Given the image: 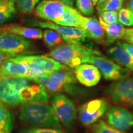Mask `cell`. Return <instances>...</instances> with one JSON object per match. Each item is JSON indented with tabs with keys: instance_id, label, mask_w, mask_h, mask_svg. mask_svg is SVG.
<instances>
[{
	"instance_id": "obj_23",
	"label": "cell",
	"mask_w": 133,
	"mask_h": 133,
	"mask_svg": "<svg viewBox=\"0 0 133 133\" xmlns=\"http://www.w3.org/2000/svg\"><path fill=\"white\" fill-rule=\"evenodd\" d=\"M43 36L46 44L49 48L61 45L63 41L62 36L59 33L53 30H45L43 33Z\"/></svg>"
},
{
	"instance_id": "obj_11",
	"label": "cell",
	"mask_w": 133,
	"mask_h": 133,
	"mask_svg": "<svg viewBox=\"0 0 133 133\" xmlns=\"http://www.w3.org/2000/svg\"><path fill=\"white\" fill-rule=\"evenodd\" d=\"M66 6L58 0H43L38 4L35 14L41 19L58 24L62 19Z\"/></svg>"
},
{
	"instance_id": "obj_25",
	"label": "cell",
	"mask_w": 133,
	"mask_h": 133,
	"mask_svg": "<svg viewBox=\"0 0 133 133\" xmlns=\"http://www.w3.org/2000/svg\"><path fill=\"white\" fill-rule=\"evenodd\" d=\"M76 7L83 16H91L94 12L92 0H76Z\"/></svg>"
},
{
	"instance_id": "obj_35",
	"label": "cell",
	"mask_w": 133,
	"mask_h": 133,
	"mask_svg": "<svg viewBox=\"0 0 133 133\" xmlns=\"http://www.w3.org/2000/svg\"><path fill=\"white\" fill-rule=\"evenodd\" d=\"M108 1H109V0H99L97 5H96V9H97V13H99V11L101 10V8L103 7V6H104Z\"/></svg>"
},
{
	"instance_id": "obj_16",
	"label": "cell",
	"mask_w": 133,
	"mask_h": 133,
	"mask_svg": "<svg viewBox=\"0 0 133 133\" xmlns=\"http://www.w3.org/2000/svg\"><path fill=\"white\" fill-rule=\"evenodd\" d=\"M0 75L19 76L28 78V72L25 66L22 63L9 59L0 64Z\"/></svg>"
},
{
	"instance_id": "obj_10",
	"label": "cell",
	"mask_w": 133,
	"mask_h": 133,
	"mask_svg": "<svg viewBox=\"0 0 133 133\" xmlns=\"http://www.w3.org/2000/svg\"><path fill=\"white\" fill-rule=\"evenodd\" d=\"M30 42L24 37L7 31L0 32V51L16 56L24 54L30 47Z\"/></svg>"
},
{
	"instance_id": "obj_4",
	"label": "cell",
	"mask_w": 133,
	"mask_h": 133,
	"mask_svg": "<svg viewBox=\"0 0 133 133\" xmlns=\"http://www.w3.org/2000/svg\"><path fill=\"white\" fill-rule=\"evenodd\" d=\"M51 104L60 122L66 127L71 126L76 116V109L73 101L64 94L58 92L53 94Z\"/></svg>"
},
{
	"instance_id": "obj_29",
	"label": "cell",
	"mask_w": 133,
	"mask_h": 133,
	"mask_svg": "<svg viewBox=\"0 0 133 133\" xmlns=\"http://www.w3.org/2000/svg\"><path fill=\"white\" fill-rule=\"evenodd\" d=\"M17 133H65L62 130L56 128H21Z\"/></svg>"
},
{
	"instance_id": "obj_21",
	"label": "cell",
	"mask_w": 133,
	"mask_h": 133,
	"mask_svg": "<svg viewBox=\"0 0 133 133\" xmlns=\"http://www.w3.org/2000/svg\"><path fill=\"white\" fill-rule=\"evenodd\" d=\"M16 15L14 0H0V25L9 21Z\"/></svg>"
},
{
	"instance_id": "obj_6",
	"label": "cell",
	"mask_w": 133,
	"mask_h": 133,
	"mask_svg": "<svg viewBox=\"0 0 133 133\" xmlns=\"http://www.w3.org/2000/svg\"><path fill=\"white\" fill-rule=\"evenodd\" d=\"M82 64H90L97 67L107 79L118 80L127 76V71L119 65L99 56H86L82 58Z\"/></svg>"
},
{
	"instance_id": "obj_5",
	"label": "cell",
	"mask_w": 133,
	"mask_h": 133,
	"mask_svg": "<svg viewBox=\"0 0 133 133\" xmlns=\"http://www.w3.org/2000/svg\"><path fill=\"white\" fill-rule=\"evenodd\" d=\"M76 83L75 73L70 68L65 66L50 75L44 87L48 94H54L61 91H70Z\"/></svg>"
},
{
	"instance_id": "obj_27",
	"label": "cell",
	"mask_w": 133,
	"mask_h": 133,
	"mask_svg": "<svg viewBox=\"0 0 133 133\" xmlns=\"http://www.w3.org/2000/svg\"><path fill=\"white\" fill-rule=\"evenodd\" d=\"M92 133H125L123 131L118 130L106 123L103 120H100L94 126Z\"/></svg>"
},
{
	"instance_id": "obj_8",
	"label": "cell",
	"mask_w": 133,
	"mask_h": 133,
	"mask_svg": "<svg viewBox=\"0 0 133 133\" xmlns=\"http://www.w3.org/2000/svg\"><path fill=\"white\" fill-rule=\"evenodd\" d=\"M108 109L106 99H96L83 104L79 108V119L84 126L95 123Z\"/></svg>"
},
{
	"instance_id": "obj_24",
	"label": "cell",
	"mask_w": 133,
	"mask_h": 133,
	"mask_svg": "<svg viewBox=\"0 0 133 133\" xmlns=\"http://www.w3.org/2000/svg\"><path fill=\"white\" fill-rule=\"evenodd\" d=\"M17 9L21 13H30L33 11L39 0H14Z\"/></svg>"
},
{
	"instance_id": "obj_34",
	"label": "cell",
	"mask_w": 133,
	"mask_h": 133,
	"mask_svg": "<svg viewBox=\"0 0 133 133\" xmlns=\"http://www.w3.org/2000/svg\"><path fill=\"white\" fill-rule=\"evenodd\" d=\"M60 2H61L63 4L69 7H73L74 4V2L75 0H58Z\"/></svg>"
},
{
	"instance_id": "obj_7",
	"label": "cell",
	"mask_w": 133,
	"mask_h": 133,
	"mask_svg": "<svg viewBox=\"0 0 133 133\" xmlns=\"http://www.w3.org/2000/svg\"><path fill=\"white\" fill-rule=\"evenodd\" d=\"M112 102L127 106H133V78H123L112 83L106 89Z\"/></svg>"
},
{
	"instance_id": "obj_32",
	"label": "cell",
	"mask_w": 133,
	"mask_h": 133,
	"mask_svg": "<svg viewBox=\"0 0 133 133\" xmlns=\"http://www.w3.org/2000/svg\"><path fill=\"white\" fill-rule=\"evenodd\" d=\"M123 39L126 41V43L133 45V28L126 29Z\"/></svg>"
},
{
	"instance_id": "obj_19",
	"label": "cell",
	"mask_w": 133,
	"mask_h": 133,
	"mask_svg": "<svg viewBox=\"0 0 133 133\" xmlns=\"http://www.w3.org/2000/svg\"><path fill=\"white\" fill-rule=\"evenodd\" d=\"M107 54L116 63L133 71V57L123 48L118 45L114 46L108 50Z\"/></svg>"
},
{
	"instance_id": "obj_30",
	"label": "cell",
	"mask_w": 133,
	"mask_h": 133,
	"mask_svg": "<svg viewBox=\"0 0 133 133\" xmlns=\"http://www.w3.org/2000/svg\"><path fill=\"white\" fill-rule=\"evenodd\" d=\"M99 17L106 24H114L118 22V12L112 11H104L100 13Z\"/></svg>"
},
{
	"instance_id": "obj_31",
	"label": "cell",
	"mask_w": 133,
	"mask_h": 133,
	"mask_svg": "<svg viewBox=\"0 0 133 133\" xmlns=\"http://www.w3.org/2000/svg\"><path fill=\"white\" fill-rule=\"evenodd\" d=\"M117 45L125 49L133 57V45L123 41H118Z\"/></svg>"
},
{
	"instance_id": "obj_18",
	"label": "cell",
	"mask_w": 133,
	"mask_h": 133,
	"mask_svg": "<svg viewBox=\"0 0 133 133\" xmlns=\"http://www.w3.org/2000/svg\"><path fill=\"white\" fill-rule=\"evenodd\" d=\"M7 31L28 39H40L43 38V31L39 29L18 25H8L0 28V32Z\"/></svg>"
},
{
	"instance_id": "obj_26",
	"label": "cell",
	"mask_w": 133,
	"mask_h": 133,
	"mask_svg": "<svg viewBox=\"0 0 133 133\" xmlns=\"http://www.w3.org/2000/svg\"><path fill=\"white\" fill-rule=\"evenodd\" d=\"M118 22L123 26H133V12L127 8L121 9L118 11Z\"/></svg>"
},
{
	"instance_id": "obj_14",
	"label": "cell",
	"mask_w": 133,
	"mask_h": 133,
	"mask_svg": "<svg viewBox=\"0 0 133 133\" xmlns=\"http://www.w3.org/2000/svg\"><path fill=\"white\" fill-rule=\"evenodd\" d=\"M19 57L27 62L38 66L49 75L65 66L46 56H20Z\"/></svg>"
},
{
	"instance_id": "obj_1",
	"label": "cell",
	"mask_w": 133,
	"mask_h": 133,
	"mask_svg": "<svg viewBox=\"0 0 133 133\" xmlns=\"http://www.w3.org/2000/svg\"><path fill=\"white\" fill-rule=\"evenodd\" d=\"M44 85L24 77L3 76L0 78V101L4 104L16 107L29 102H48Z\"/></svg>"
},
{
	"instance_id": "obj_2",
	"label": "cell",
	"mask_w": 133,
	"mask_h": 133,
	"mask_svg": "<svg viewBox=\"0 0 133 133\" xmlns=\"http://www.w3.org/2000/svg\"><path fill=\"white\" fill-rule=\"evenodd\" d=\"M19 118L36 128L59 129L61 126L54 110L46 103L29 102L22 104Z\"/></svg>"
},
{
	"instance_id": "obj_15",
	"label": "cell",
	"mask_w": 133,
	"mask_h": 133,
	"mask_svg": "<svg viewBox=\"0 0 133 133\" xmlns=\"http://www.w3.org/2000/svg\"><path fill=\"white\" fill-rule=\"evenodd\" d=\"M79 28L86 31L88 38L94 39L98 43L104 42L105 32L96 18L82 16Z\"/></svg>"
},
{
	"instance_id": "obj_17",
	"label": "cell",
	"mask_w": 133,
	"mask_h": 133,
	"mask_svg": "<svg viewBox=\"0 0 133 133\" xmlns=\"http://www.w3.org/2000/svg\"><path fill=\"white\" fill-rule=\"evenodd\" d=\"M99 22L107 36V39L105 41L106 44H110L118 39H123L126 29L118 22L114 24H108L103 22L100 17Z\"/></svg>"
},
{
	"instance_id": "obj_22",
	"label": "cell",
	"mask_w": 133,
	"mask_h": 133,
	"mask_svg": "<svg viewBox=\"0 0 133 133\" xmlns=\"http://www.w3.org/2000/svg\"><path fill=\"white\" fill-rule=\"evenodd\" d=\"M13 118L6 105L0 101V132H9L12 130Z\"/></svg>"
},
{
	"instance_id": "obj_36",
	"label": "cell",
	"mask_w": 133,
	"mask_h": 133,
	"mask_svg": "<svg viewBox=\"0 0 133 133\" xmlns=\"http://www.w3.org/2000/svg\"><path fill=\"white\" fill-rule=\"evenodd\" d=\"M126 8L133 12V0H129L126 4Z\"/></svg>"
},
{
	"instance_id": "obj_38",
	"label": "cell",
	"mask_w": 133,
	"mask_h": 133,
	"mask_svg": "<svg viewBox=\"0 0 133 133\" xmlns=\"http://www.w3.org/2000/svg\"><path fill=\"white\" fill-rule=\"evenodd\" d=\"M0 133H8V132H0Z\"/></svg>"
},
{
	"instance_id": "obj_39",
	"label": "cell",
	"mask_w": 133,
	"mask_h": 133,
	"mask_svg": "<svg viewBox=\"0 0 133 133\" xmlns=\"http://www.w3.org/2000/svg\"><path fill=\"white\" fill-rule=\"evenodd\" d=\"M0 76H1V75H0Z\"/></svg>"
},
{
	"instance_id": "obj_28",
	"label": "cell",
	"mask_w": 133,
	"mask_h": 133,
	"mask_svg": "<svg viewBox=\"0 0 133 133\" xmlns=\"http://www.w3.org/2000/svg\"><path fill=\"white\" fill-rule=\"evenodd\" d=\"M124 0H109L105 4L103 7L101 8L98 14L104 11H118L122 9L124 5Z\"/></svg>"
},
{
	"instance_id": "obj_13",
	"label": "cell",
	"mask_w": 133,
	"mask_h": 133,
	"mask_svg": "<svg viewBox=\"0 0 133 133\" xmlns=\"http://www.w3.org/2000/svg\"><path fill=\"white\" fill-rule=\"evenodd\" d=\"M74 73L76 80L87 87L96 85L101 78L100 71L90 64H80L75 68Z\"/></svg>"
},
{
	"instance_id": "obj_3",
	"label": "cell",
	"mask_w": 133,
	"mask_h": 133,
	"mask_svg": "<svg viewBox=\"0 0 133 133\" xmlns=\"http://www.w3.org/2000/svg\"><path fill=\"white\" fill-rule=\"evenodd\" d=\"M101 52L81 44H61L46 56L70 69H75L82 64V58L86 56H100Z\"/></svg>"
},
{
	"instance_id": "obj_20",
	"label": "cell",
	"mask_w": 133,
	"mask_h": 133,
	"mask_svg": "<svg viewBox=\"0 0 133 133\" xmlns=\"http://www.w3.org/2000/svg\"><path fill=\"white\" fill-rule=\"evenodd\" d=\"M82 16L83 15L74 7L66 6L64 16L57 25L79 28Z\"/></svg>"
},
{
	"instance_id": "obj_37",
	"label": "cell",
	"mask_w": 133,
	"mask_h": 133,
	"mask_svg": "<svg viewBox=\"0 0 133 133\" xmlns=\"http://www.w3.org/2000/svg\"><path fill=\"white\" fill-rule=\"evenodd\" d=\"M98 1H99V0H92V4L93 6H95L97 5Z\"/></svg>"
},
{
	"instance_id": "obj_12",
	"label": "cell",
	"mask_w": 133,
	"mask_h": 133,
	"mask_svg": "<svg viewBox=\"0 0 133 133\" xmlns=\"http://www.w3.org/2000/svg\"><path fill=\"white\" fill-rule=\"evenodd\" d=\"M106 116L109 125L119 131L124 132L133 126V114L123 107H110Z\"/></svg>"
},
{
	"instance_id": "obj_33",
	"label": "cell",
	"mask_w": 133,
	"mask_h": 133,
	"mask_svg": "<svg viewBox=\"0 0 133 133\" xmlns=\"http://www.w3.org/2000/svg\"><path fill=\"white\" fill-rule=\"evenodd\" d=\"M14 57H16V56H13L12 54H7V53H4L0 51V64H2L3 62H4L6 60Z\"/></svg>"
},
{
	"instance_id": "obj_9",
	"label": "cell",
	"mask_w": 133,
	"mask_h": 133,
	"mask_svg": "<svg viewBox=\"0 0 133 133\" xmlns=\"http://www.w3.org/2000/svg\"><path fill=\"white\" fill-rule=\"evenodd\" d=\"M32 25L43 29H51L57 31L64 41L70 44H81L85 41L86 38H88V35L86 31L81 28L59 25L49 21H36Z\"/></svg>"
}]
</instances>
